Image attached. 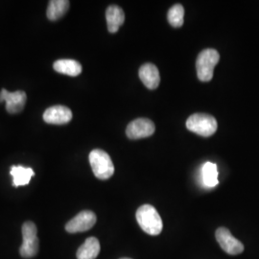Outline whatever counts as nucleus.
<instances>
[{"instance_id":"9d476101","label":"nucleus","mask_w":259,"mask_h":259,"mask_svg":"<svg viewBox=\"0 0 259 259\" xmlns=\"http://www.w3.org/2000/svg\"><path fill=\"white\" fill-rule=\"evenodd\" d=\"M72 119V111L65 106H53L44 113V120L48 124L65 125Z\"/></svg>"},{"instance_id":"dca6fc26","label":"nucleus","mask_w":259,"mask_h":259,"mask_svg":"<svg viewBox=\"0 0 259 259\" xmlns=\"http://www.w3.org/2000/svg\"><path fill=\"white\" fill-rule=\"evenodd\" d=\"M69 1L67 0H51L47 7V18L51 21H55L64 17L69 9Z\"/></svg>"},{"instance_id":"6ab92c4d","label":"nucleus","mask_w":259,"mask_h":259,"mask_svg":"<svg viewBox=\"0 0 259 259\" xmlns=\"http://www.w3.org/2000/svg\"><path fill=\"white\" fill-rule=\"evenodd\" d=\"M120 259H132V258H127V257H124V258H120Z\"/></svg>"},{"instance_id":"ddd939ff","label":"nucleus","mask_w":259,"mask_h":259,"mask_svg":"<svg viewBox=\"0 0 259 259\" xmlns=\"http://www.w3.org/2000/svg\"><path fill=\"white\" fill-rule=\"evenodd\" d=\"M53 67L57 72L61 74L68 75L71 77H76L81 74L82 72L81 64L75 60H70V59L58 60L54 63Z\"/></svg>"},{"instance_id":"a211bd4d","label":"nucleus","mask_w":259,"mask_h":259,"mask_svg":"<svg viewBox=\"0 0 259 259\" xmlns=\"http://www.w3.org/2000/svg\"><path fill=\"white\" fill-rule=\"evenodd\" d=\"M184 18H185V9L181 4L174 5L168 12L167 19L169 23L174 28H180L183 26Z\"/></svg>"},{"instance_id":"f8f14e48","label":"nucleus","mask_w":259,"mask_h":259,"mask_svg":"<svg viewBox=\"0 0 259 259\" xmlns=\"http://www.w3.org/2000/svg\"><path fill=\"white\" fill-rule=\"evenodd\" d=\"M108 30L110 33H116L125 21L124 11L119 6L111 5L106 12Z\"/></svg>"},{"instance_id":"0eeeda50","label":"nucleus","mask_w":259,"mask_h":259,"mask_svg":"<svg viewBox=\"0 0 259 259\" xmlns=\"http://www.w3.org/2000/svg\"><path fill=\"white\" fill-rule=\"evenodd\" d=\"M96 215L90 210H83L77 214L65 225V231L69 233H77L90 231L96 223Z\"/></svg>"},{"instance_id":"39448f33","label":"nucleus","mask_w":259,"mask_h":259,"mask_svg":"<svg viewBox=\"0 0 259 259\" xmlns=\"http://www.w3.org/2000/svg\"><path fill=\"white\" fill-rule=\"evenodd\" d=\"M23 242L19 249L20 255L24 258L34 257L38 251L37 227L33 222H26L22 226Z\"/></svg>"},{"instance_id":"20e7f679","label":"nucleus","mask_w":259,"mask_h":259,"mask_svg":"<svg viewBox=\"0 0 259 259\" xmlns=\"http://www.w3.org/2000/svg\"><path fill=\"white\" fill-rule=\"evenodd\" d=\"M186 128L198 136L208 138L216 133L218 123L212 115L205 113H194L186 121Z\"/></svg>"},{"instance_id":"7ed1b4c3","label":"nucleus","mask_w":259,"mask_h":259,"mask_svg":"<svg viewBox=\"0 0 259 259\" xmlns=\"http://www.w3.org/2000/svg\"><path fill=\"white\" fill-rule=\"evenodd\" d=\"M220 55L215 49H204L197 58L196 69L200 81L209 82L213 78V70L219 63Z\"/></svg>"},{"instance_id":"9b49d317","label":"nucleus","mask_w":259,"mask_h":259,"mask_svg":"<svg viewBox=\"0 0 259 259\" xmlns=\"http://www.w3.org/2000/svg\"><path fill=\"white\" fill-rule=\"evenodd\" d=\"M139 78L149 90H156L160 83V76L157 66L153 64H145L139 68Z\"/></svg>"},{"instance_id":"f3484780","label":"nucleus","mask_w":259,"mask_h":259,"mask_svg":"<svg viewBox=\"0 0 259 259\" xmlns=\"http://www.w3.org/2000/svg\"><path fill=\"white\" fill-rule=\"evenodd\" d=\"M203 183L207 187H214L218 185L217 165L212 162H205L202 167Z\"/></svg>"},{"instance_id":"6e6552de","label":"nucleus","mask_w":259,"mask_h":259,"mask_svg":"<svg viewBox=\"0 0 259 259\" xmlns=\"http://www.w3.org/2000/svg\"><path fill=\"white\" fill-rule=\"evenodd\" d=\"M156 126L153 121L147 118H138L132 121L126 129V135L130 139L149 138L154 135Z\"/></svg>"},{"instance_id":"2eb2a0df","label":"nucleus","mask_w":259,"mask_h":259,"mask_svg":"<svg viewBox=\"0 0 259 259\" xmlns=\"http://www.w3.org/2000/svg\"><path fill=\"white\" fill-rule=\"evenodd\" d=\"M10 174L13 177V185L19 187L27 185L31 181V178L35 175V172L32 168L29 167L14 165L11 167Z\"/></svg>"},{"instance_id":"f03ea898","label":"nucleus","mask_w":259,"mask_h":259,"mask_svg":"<svg viewBox=\"0 0 259 259\" xmlns=\"http://www.w3.org/2000/svg\"><path fill=\"white\" fill-rule=\"evenodd\" d=\"M90 163L93 174L99 180H109L114 173V165L108 153L101 149H94L90 154Z\"/></svg>"},{"instance_id":"1a4fd4ad","label":"nucleus","mask_w":259,"mask_h":259,"mask_svg":"<svg viewBox=\"0 0 259 259\" xmlns=\"http://www.w3.org/2000/svg\"><path fill=\"white\" fill-rule=\"evenodd\" d=\"M26 93L22 91L10 93L7 90L2 89L0 92V102H6V110L10 113H18L22 111L26 103Z\"/></svg>"},{"instance_id":"4468645a","label":"nucleus","mask_w":259,"mask_h":259,"mask_svg":"<svg viewBox=\"0 0 259 259\" xmlns=\"http://www.w3.org/2000/svg\"><path fill=\"white\" fill-rule=\"evenodd\" d=\"M100 252V243L97 238L90 237L77 250L78 259H95Z\"/></svg>"},{"instance_id":"423d86ee","label":"nucleus","mask_w":259,"mask_h":259,"mask_svg":"<svg viewBox=\"0 0 259 259\" xmlns=\"http://www.w3.org/2000/svg\"><path fill=\"white\" fill-rule=\"evenodd\" d=\"M216 239L224 251L231 255L240 254L244 250V245L236 239L228 229L219 228L215 232Z\"/></svg>"},{"instance_id":"f257e3e1","label":"nucleus","mask_w":259,"mask_h":259,"mask_svg":"<svg viewBox=\"0 0 259 259\" xmlns=\"http://www.w3.org/2000/svg\"><path fill=\"white\" fill-rule=\"evenodd\" d=\"M137 221L143 232L149 235H158L162 232L163 223L157 209L151 204H143L136 214Z\"/></svg>"}]
</instances>
